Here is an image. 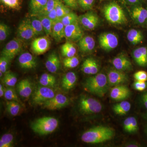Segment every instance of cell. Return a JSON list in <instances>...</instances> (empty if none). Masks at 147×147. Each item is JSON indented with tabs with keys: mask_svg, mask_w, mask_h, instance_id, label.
<instances>
[{
	"mask_svg": "<svg viewBox=\"0 0 147 147\" xmlns=\"http://www.w3.org/2000/svg\"><path fill=\"white\" fill-rule=\"evenodd\" d=\"M115 134V130L111 127L101 125L94 127L83 133L82 140L87 144H99L111 140Z\"/></svg>",
	"mask_w": 147,
	"mask_h": 147,
	"instance_id": "obj_1",
	"label": "cell"
},
{
	"mask_svg": "<svg viewBox=\"0 0 147 147\" xmlns=\"http://www.w3.org/2000/svg\"><path fill=\"white\" fill-rule=\"evenodd\" d=\"M84 86L90 92L99 97H103L109 86L107 76L104 74L99 73L89 77L86 80Z\"/></svg>",
	"mask_w": 147,
	"mask_h": 147,
	"instance_id": "obj_2",
	"label": "cell"
},
{
	"mask_svg": "<svg viewBox=\"0 0 147 147\" xmlns=\"http://www.w3.org/2000/svg\"><path fill=\"white\" fill-rule=\"evenodd\" d=\"M59 121L53 117H45L36 120L31 125L34 132L40 135H47L53 132L58 127Z\"/></svg>",
	"mask_w": 147,
	"mask_h": 147,
	"instance_id": "obj_3",
	"label": "cell"
},
{
	"mask_svg": "<svg viewBox=\"0 0 147 147\" xmlns=\"http://www.w3.org/2000/svg\"><path fill=\"white\" fill-rule=\"evenodd\" d=\"M103 11L105 18L111 24L121 25L127 22L124 11L117 3L112 2L106 5Z\"/></svg>",
	"mask_w": 147,
	"mask_h": 147,
	"instance_id": "obj_4",
	"label": "cell"
},
{
	"mask_svg": "<svg viewBox=\"0 0 147 147\" xmlns=\"http://www.w3.org/2000/svg\"><path fill=\"white\" fill-rule=\"evenodd\" d=\"M79 107L80 112L86 115L96 114L101 112L102 105L94 98L83 96L79 100Z\"/></svg>",
	"mask_w": 147,
	"mask_h": 147,
	"instance_id": "obj_5",
	"label": "cell"
},
{
	"mask_svg": "<svg viewBox=\"0 0 147 147\" xmlns=\"http://www.w3.org/2000/svg\"><path fill=\"white\" fill-rule=\"evenodd\" d=\"M55 95L53 88L41 86L37 88L34 92L32 96V102L35 105H41L54 97Z\"/></svg>",
	"mask_w": 147,
	"mask_h": 147,
	"instance_id": "obj_6",
	"label": "cell"
},
{
	"mask_svg": "<svg viewBox=\"0 0 147 147\" xmlns=\"http://www.w3.org/2000/svg\"><path fill=\"white\" fill-rule=\"evenodd\" d=\"M19 38H14L11 40L3 49L1 56L12 61L22 49L23 42Z\"/></svg>",
	"mask_w": 147,
	"mask_h": 147,
	"instance_id": "obj_7",
	"label": "cell"
},
{
	"mask_svg": "<svg viewBox=\"0 0 147 147\" xmlns=\"http://www.w3.org/2000/svg\"><path fill=\"white\" fill-rule=\"evenodd\" d=\"M69 103V100L64 95L59 94L44 102L41 106L44 109L54 110L65 107Z\"/></svg>",
	"mask_w": 147,
	"mask_h": 147,
	"instance_id": "obj_8",
	"label": "cell"
},
{
	"mask_svg": "<svg viewBox=\"0 0 147 147\" xmlns=\"http://www.w3.org/2000/svg\"><path fill=\"white\" fill-rule=\"evenodd\" d=\"M99 45L102 49L109 51L115 49L118 45L117 37L112 33L107 32L102 34L98 38Z\"/></svg>",
	"mask_w": 147,
	"mask_h": 147,
	"instance_id": "obj_9",
	"label": "cell"
},
{
	"mask_svg": "<svg viewBox=\"0 0 147 147\" xmlns=\"http://www.w3.org/2000/svg\"><path fill=\"white\" fill-rule=\"evenodd\" d=\"M109 86H115L123 85L128 82V76L123 71L117 69L109 70L107 75Z\"/></svg>",
	"mask_w": 147,
	"mask_h": 147,
	"instance_id": "obj_10",
	"label": "cell"
},
{
	"mask_svg": "<svg viewBox=\"0 0 147 147\" xmlns=\"http://www.w3.org/2000/svg\"><path fill=\"white\" fill-rule=\"evenodd\" d=\"M84 34L78 22L65 27V38L69 41L79 40L83 37Z\"/></svg>",
	"mask_w": 147,
	"mask_h": 147,
	"instance_id": "obj_11",
	"label": "cell"
},
{
	"mask_svg": "<svg viewBox=\"0 0 147 147\" xmlns=\"http://www.w3.org/2000/svg\"><path fill=\"white\" fill-rule=\"evenodd\" d=\"M79 21L84 28L88 30H93L97 26L99 20L95 13L89 11L79 16Z\"/></svg>",
	"mask_w": 147,
	"mask_h": 147,
	"instance_id": "obj_12",
	"label": "cell"
},
{
	"mask_svg": "<svg viewBox=\"0 0 147 147\" xmlns=\"http://www.w3.org/2000/svg\"><path fill=\"white\" fill-rule=\"evenodd\" d=\"M50 45V40L47 36L40 37L35 38L32 41V50L36 55H42L49 50Z\"/></svg>",
	"mask_w": 147,
	"mask_h": 147,
	"instance_id": "obj_13",
	"label": "cell"
},
{
	"mask_svg": "<svg viewBox=\"0 0 147 147\" xmlns=\"http://www.w3.org/2000/svg\"><path fill=\"white\" fill-rule=\"evenodd\" d=\"M17 34L18 38L22 40H29L36 36L28 18L23 20L19 24Z\"/></svg>",
	"mask_w": 147,
	"mask_h": 147,
	"instance_id": "obj_14",
	"label": "cell"
},
{
	"mask_svg": "<svg viewBox=\"0 0 147 147\" xmlns=\"http://www.w3.org/2000/svg\"><path fill=\"white\" fill-rule=\"evenodd\" d=\"M130 94L131 92L127 87L120 85L115 86L111 89L110 96L113 100L121 101L129 97Z\"/></svg>",
	"mask_w": 147,
	"mask_h": 147,
	"instance_id": "obj_15",
	"label": "cell"
},
{
	"mask_svg": "<svg viewBox=\"0 0 147 147\" xmlns=\"http://www.w3.org/2000/svg\"><path fill=\"white\" fill-rule=\"evenodd\" d=\"M112 63L116 69L120 71H131L133 68L131 62L124 55H120L114 58Z\"/></svg>",
	"mask_w": 147,
	"mask_h": 147,
	"instance_id": "obj_16",
	"label": "cell"
},
{
	"mask_svg": "<svg viewBox=\"0 0 147 147\" xmlns=\"http://www.w3.org/2000/svg\"><path fill=\"white\" fill-rule=\"evenodd\" d=\"M18 63L22 68L32 69L35 68L37 65L36 59L28 52L21 54L18 59Z\"/></svg>",
	"mask_w": 147,
	"mask_h": 147,
	"instance_id": "obj_17",
	"label": "cell"
},
{
	"mask_svg": "<svg viewBox=\"0 0 147 147\" xmlns=\"http://www.w3.org/2000/svg\"><path fill=\"white\" fill-rule=\"evenodd\" d=\"M45 67L49 72L56 73L61 67V62L59 57L55 52L48 56L45 64Z\"/></svg>",
	"mask_w": 147,
	"mask_h": 147,
	"instance_id": "obj_18",
	"label": "cell"
},
{
	"mask_svg": "<svg viewBox=\"0 0 147 147\" xmlns=\"http://www.w3.org/2000/svg\"><path fill=\"white\" fill-rule=\"evenodd\" d=\"M17 90L18 94L21 97L28 98L32 92L31 83L29 79H23L17 84Z\"/></svg>",
	"mask_w": 147,
	"mask_h": 147,
	"instance_id": "obj_19",
	"label": "cell"
},
{
	"mask_svg": "<svg viewBox=\"0 0 147 147\" xmlns=\"http://www.w3.org/2000/svg\"><path fill=\"white\" fill-rule=\"evenodd\" d=\"M95 41L90 36L83 37L79 40V47L80 51L84 53H90L94 49Z\"/></svg>",
	"mask_w": 147,
	"mask_h": 147,
	"instance_id": "obj_20",
	"label": "cell"
},
{
	"mask_svg": "<svg viewBox=\"0 0 147 147\" xmlns=\"http://www.w3.org/2000/svg\"><path fill=\"white\" fill-rule=\"evenodd\" d=\"M82 69L86 74L94 75L98 72L99 67L94 59L89 58L86 59L83 63Z\"/></svg>",
	"mask_w": 147,
	"mask_h": 147,
	"instance_id": "obj_21",
	"label": "cell"
},
{
	"mask_svg": "<svg viewBox=\"0 0 147 147\" xmlns=\"http://www.w3.org/2000/svg\"><path fill=\"white\" fill-rule=\"evenodd\" d=\"M133 58L136 63L141 66L147 65V48L142 47L135 49L133 52Z\"/></svg>",
	"mask_w": 147,
	"mask_h": 147,
	"instance_id": "obj_22",
	"label": "cell"
},
{
	"mask_svg": "<svg viewBox=\"0 0 147 147\" xmlns=\"http://www.w3.org/2000/svg\"><path fill=\"white\" fill-rule=\"evenodd\" d=\"M51 35L57 41L65 38V26L60 20L54 22Z\"/></svg>",
	"mask_w": 147,
	"mask_h": 147,
	"instance_id": "obj_23",
	"label": "cell"
},
{
	"mask_svg": "<svg viewBox=\"0 0 147 147\" xmlns=\"http://www.w3.org/2000/svg\"><path fill=\"white\" fill-rule=\"evenodd\" d=\"M76 74L73 71H69L66 74L62 80V86L66 90H71L75 86L77 81Z\"/></svg>",
	"mask_w": 147,
	"mask_h": 147,
	"instance_id": "obj_24",
	"label": "cell"
},
{
	"mask_svg": "<svg viewBox=\"0 0 147 147\" xmlns=\"http://www.w3.org/2000/svg\"><path fill=\"white\" fill-rule=\"evenodd\" d=\"M131 14L134 21L139 24H143L147 18V10L142 7H137L132 9Z\"/></svg>",
	"mask_w": 147,
	"mask_h": 147,
	"instance_id": "obj_25",
	"label": "cell"
},
{
	"mask_svg": "<svg viewBox=\"0 0 147 147\" xmlns=\"http://www.w3.org/2000/svg\"><path fill=\"white\" fill-rule=\"evenodd\" d=\"M130 102L127 101H122L113 106V109L116 115L123 116L126 115L131 109Z\"/></svg>",
	"mask_w": 147,
	"mask_h": 147,
	"instance_id": "obj_26",
	"label": "cell"
},
{
	"mask_svg": "<svg viewBox=\"0 0 147 147\" xmlns=\"http://www.w3.org/2000/svg\"><path fill=\"white\" fill-rule=\"evenodd\" d=\"M28 19L36 36H37L43 34L45 32L39 18L36 16L31 15V16Z\"/></svg>",
	"mask_w": 147,
	"mask_h": 147,
	"instance_id": "obj_27",
	"label": "cell"
},
{
	"mask_svg": "<svg viewBox=\"0 0 147 147\" xmlns=\"http://www.w3.org/2000/svg\"><path fill=\"white\" fill-rule=\"evenodd\" d=\"M39 82L41 86L53 88L56 86L57 84L55 76L48 73L43 74L40 78Z\"/></svg>",
	"mask_w": 147,
	"mask_h": 147,
	"instance_id": "obj_28",
	"label": "cell"
},
{
	"mask_svg": "<svg viewBox=\"0 0 147 147\" xmlns=\"http://www.w3.org/2000/svg\"><path fill=\"white\" fill-rule=\"evenodd\" d=\"M61 53L62 55L65 58L71 57L76 55V47L69 41H67L61 47Z\"/></svg>",
	"mask_w": 147,
	"mask_h": 147,
	"instance_id": "obj_29",
	"label": "cell"
},
{
	"mask_svg": "<svg viewBox=\"0 0 147 147\" xmlns=\"http://www.w3.org/2000/svg\"><path fill=\"white\" fill-rule=\"evenodd\" d=\"M47 0H30V3L31 15L35 16L43 9Z\"/></svg>",
	"mask_w": 147,
	"mask_h": 147,
	"instance_id": "obj_30",
	"label": "cell"
},
{
	"mask_svg": "<svg viewBox=\"0 0 147 147\" xmlns=\"http://www.w3.org/2000/svg\"><path fill=\"white\" fill-rule=\"evenodd\" d=\"M127 38L129 42L134 45L140 43L143 39L142 32L136 29H131L129 31L127 34Z\"/></svg>",
	"mask_w": 147,
	"mask_h": 147,
	"instance_id": "obj_31",
	"label": "cell"
},
{
	"mask_svg": "<svg viewBox=\"0 0 147 147\" xmlns=\"http://www.w3.org/2000/svg\"><path fill=\"white\" fill-rule=\"evenodd\" d=\"M55 9L57 12L58 18L61 20L63 16L71 12V9L64 5L61 0H56Z\"/></svg>",
	"mask_w": 147,
	"mask_h": 147,
	"instance_id": "obj_32",
	"label": "cell"
},
{
	"mask_svg": "<svg viewBox=\"0 0 147 147\" xmlns=\"http://www.w3.org/2000/svg\"><path fill=\"white\" fill-rule=\"evenodd\" d=\"M2 82L6 86L13 87L17 83V77L15 74L11 71H7L5 74Z\"/></svg>",
	"mask_w": 147,
	"mask_h": 147,
	"instance_id": "obj_33",
	"label": "cell"
},
{
	"mask_svg": "<svg viewBox=\"0 0 147 147\" xmlns=\"http://www.w3.org/2000/svg\"><path fill=\"white\" fill-rule=\"evenodd\" d=\"M41 21L44 32L46 35H51L52 28L54 22L46 16H37Z\"/></svg>",
	"mask_w": 147,
	"mask_h": 147,
	"instance_id": "obj_34",
	"label": "cell"
},
{
	"mask_svg": "<svg viewBox=\"0 0 147 147\" xmlns=\"http://www.w3.org/2000/svg\"><path fill=\"white\" fill-rule=\"evenodd\" d=\"M21 103L13 100H9L6 103L7 112L11 115L13 116H16L18 115L21 110Z\"/></svg>",
	"mask_w": 147,
	"mask_h": 147,
	"instance_id": "obj_35",
	"label": "cell"
},
{
	"mask_svg": "<svg viewBox=\"0 0 147 147\" xmlns=\"http://www.w3.org/2000/svg\"><path fill=\"white\" fill-rule=\"evenodd\" d=\"M65 27L74 23H78L79 21V17L76 13L71 11L70 13L63 16L61 19Z\"/></svg>",
	"mask_w": 147,
	"mask_h": 147,
	"instance_id": "obj_36",
	"label": "cell"
},
{
	"mask_svg": "<svg viewBox=\"0 0 147 147\" xmlns=\"http://www.w3.org/2000/svg\"><path fill=\"white\" fill-rule=\"evenodd\" d=\"M4 96L6 99L9 101L13 100L17 101L20 103H22L15 90L12 87H7L6 88Z\"/></svg>",
	"mask_w": 147,
	"mask_h": 147,
	"instance_id": "obj_37",
	"label": "cell"
},
{
	"mask_svg": "<svg viewBox=\"0 0 147 147\" xmlns=\"http://www.w3.org/2000/svg\"><path fill=\"white\" fill-rule=\"evenodd\" d=\"M56 0H47L44 8L35 16H46L55 8Z\"/></svg>",
	"mask_w": 147,
	"mask_h": 147,
	"instance_id": "obj_38",
	"label": "cell"
},
{
	"mask_svg": "<svg viewBox=\"0 0 147 147\" xmlns=\"http://www.w3.org/2000/svg\"><path fill=\"white\" fill-rule=\"evenodd\" d=\"M13 135L10 133L3 134L0 139V147H12L13 144Z\"/></svg>",
	"mask_w": 147,
	"mask_h": 147,
	"instance_id": "obj_39",
	"label": "cell"
},
{
	"mask_svg": "<svg viewBox=\"0 0 147 147\" xmlns=\"http://www.w3.org/2000/svg\"><path fill=\"white\" fill-rule=\"evenodd\" d=\"M63 65L66 68H74L76 67L79 63V59L76 57L65 58L63 61Z\"/></svg>",
	"mask_w": 147,
	"mask_h": 147,
	"instance_id": "obj_40",
	"label": "cell"
},
{
	"mask_svg": "<svg viewBox=\"0 0 147 147\" xmlns=\"http://www.w3.org/2000/svg\"><path fill=\"white\" fill-rule=\"evenodd\" d=\"M9 29L7 25L1 23L0 24V41L3 42L7 38L9 34Z\"/></svg>",
	"mask_w": 147,
	"mask_h": 147,
	"instance_id": "obj_41",
	"label": "cell"
},
{
	"mask_svg": "<svg viewBox=\"0 0 147 147\" xmlns=\"http://www.w3.org/2000/svg\"><path fill=\"white\" fill-rule=\"evenodd\" d=\"M11 61L8 58L1 56L0 58V71L3 74L7 71Z\"/></svg>",
	"mask_w": 147,
	"mask_h": 147,
	"instance_id": "obj_42",
	"label": "cell"
},
{
	"mask_svg": "<svg viewBox=\"0 0 147 147\" xmlns=\"http://www.w3.org/2000/svg\"><path fill=\"white\" fill-rule=\"evenodd\" d=\"M78 4L84 10H90L92 8L94 0H78Z\"/></svg>",
	"mask_w": 147,
	"mask_h": 147,
	"instance_id": "obj_43",
	"label": "cell"
},
{
	"mask_svg": "<svg viewBox=\"0 0 147 147\" xmlns=\"http://www.w3.org/2000/svg\"><path fill=\"white\" fill-rule=\"evenodd\" d=\"M147 87L146 82L136 81L133 84V88L134 89L139 91L144 90Z\"/></svg>",
	"mask_w": 147,
	"mask_h": 147,
	"instance_id": "obj_44",
	"label": "cell"
},
{
	"mask_svg": "<svg viewBox=\"0 0 147 147\" xmlns=\"http://www.w3.org/2000/svg\"><path fill=\"white\" fill-rule=\"evenodd\" d=\"M134 79L136 81H147V72L144 71H139L134 73Z\"/></svg>",
	"mask_w": 147,
	"mask_h": 147,
	"instance_id": "obj_45",
	"label": "cell"
},
{
	"mask_svg": "<svg viewBox=\"0 0 147 147\" xmlns=\"http://www.w3.org/2000/svg\"><path fill=\"white\" fill-rule=\"evenodd\" d=\"M5 5L10 8L13 9L18 8L19 7V2L18 0H1Z\"/></svg>",
	"mask_w": 147,
	"mask_h": 147,
	"instance_id": "obj_46",
	"label": "cell"
},
{
	"mask_svg": "<svg viewBox=\"0 0 147 147\" xmlns=\"http://www.w3.org/2000/svg\"><path fill=\"white\" fill-rule=\"evenodd\" d=\"M133 117H129L125 119L123 122V128L125 131L131 133V123Z\"/></svg>",
	"mask_w": 147,
	"mask_h": 147,
	"instance_id": "obj_47",
	"label": "cell"
},
{
	"mask_svg": "<svg viewBox=\"0 0 147 147\" xmlns=\"http://www.w3.org/2000/svg\"><path fill=\"white\" fill-rule=\"evenodd\" d=\"M66 5L73 9H76L78 7V0H63Z\"/></svg>",
	"mask_w": 147,
	"mask_h": 147,
	"instance_id": "obj_48",
	"label": "cell"
},
{
	"mask_svg": "<svg viewBox=\"0 0 147 147\" xmlns=\"http://www.w3.org/2000/svg\"><path fill=\"white\" fill-rule=\"evenodd\" d=\"M48 18H50L51 20H52L54 22L57 21L58 20H60L58 18L57 15V12H56V9L55 8L53 9L52 11H50V13L46 16Z\"/></svg>",
	"mask_w": 147,
	"mask_h": 147,
	"instance_id": "obj_49",
	"label": "cell"
},
{
	"mask_svg": "<svg viewBox=\"0 0 147 147\" xmlns=\"http://www.w3.org/2000/svg\"><path fill=\"white\" fill-rule=\"evenodd\" d=\"M142 100L145 108L147 109V91L145 92L142 96Z\"/></svg>",
	"mask_w": 147,
	"mask_h": 147,
	"instance_id": "obj_50",
	"label": "cell"
},
{
	"mask_svg": "<svg viewBox=\"0 0 147 147\" xmlns=\"http://www.w3.org/2000/svg\"><path fill=\"white\" fill-rule=\"evenodd\" d=\"M125 147H138L140 146V144L136 142H129L125 145Z\"/></svg>",
	"mask_w": 147,
	"mask_h": 147,
	"instance_id": "obj_51",
	"label": "cell"
},
{
	"mask_svg": "<svg viewBox=\"0 0 147 147\" xmlns=\"http://www.w3.org/2000/svg\"><path fill=\"white\" fill-rule=\"evenodd\" d=\"M5 88H4L2 84H0V97H2L4 96Z\"/></svg>",
	"mask_w": 147,
	"mask_h": 147,
	"instance_id": "obj_52",
	"label": "cell"
},
{
	"mask_svg": "<svg viewBox=\"0 0 147 147\" xmlns=\"http://www.w3.org/2000/svg\"><path fill=\"white\" fill-rule=\"evenodd\" d=\"M129 3H134L138 2L139 0H126Z\"/></svg>",
	"mask_w": 147,
	"mask_h": 147,
	"instance_id": "obj_53",
	"label": "cell"
},
{
	"mask_svg": "<svg viewBox=\"0 0 147 147\" xmlns=\"http://www.w3.org/2000/svg\"><path fill=\"white\" fill-rule=\"evenodd\" d=\"M145 132L147 137V127L145 128Z\"/></svg>",
	"mask_w": 147,
	"mask_h": 147,
	"instance_id": "obj_54",
	"label": "cell"
},
{
	"mask_svg": "<svg viewBox=\"0 0 147 147\" xmlns=\"http://www.w3.org/2000/svg\"><path fill=\"white\" fill-rule=\"evenodd\" d=\"M3 74V73L2 71H0V77H1V78L2 77Z\"/></svg>",
	"mask_w": 147,
	"mask_h": 147,
	"instance_id": "obj_55",
	"label": "cell"
},
{
	"mask_svg": "<svg viewBox=\"0 0 147 147\" xmlns=\"http://www.w3.org/2000/svg\"><path fill=\"white\" fill-rule=\"evenodd\" d=\"M99 1H102V0H99Z\"/></svg>",
	"mask_w": 147,
	"mask_h": 147,
	"instance_id": "obj_56",
	"label": "cell"
}]
</instances>
